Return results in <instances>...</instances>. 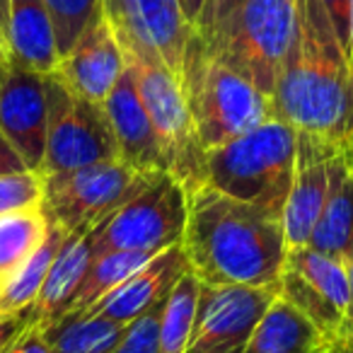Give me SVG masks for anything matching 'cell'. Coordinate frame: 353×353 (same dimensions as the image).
Returning <instances> with one entry per match:
<instances>
[{
	"instance_id": "1",
	"label": "cell",
	"mask_w": 353,
	"mask_h": 353,
	"mask_svg": "<svg viewBox=\"0 0 353 353\" xmlns=\"http://www.w3.org/2000/svg\"><path fill=\"white\" fill-rule=\"evenodd\" d=\"M271 119L353 152V61L319 0H298V25L271 94Z\"/></svg>"
},
{
	"instance_id": "2",
	"label": "cell",
	"mask_w": 353,
	"mask_h": 353,
	"mask_svg": "<svg viewBox=\"0 0 353 353\" xmlns=\"http://www.w3.org/2000/svg\"><path fill=\"white\" fill-rule=\"evenodd\" d=\"M182 250L206 285H276L285 266L283 218L203 184L189 194Z\"/></svg>"
},
{
	"instance_id": "3",
	"label": "cell",
	"mask_w": 353,
	"mask_h": 353,
	"mask_svg": "<svg viewBox=\"0 0 353 353\" xmlns=\"http://www.w3.org/2000/svg\"><path fill=\"white\" fill-rule=\"evenodd\" d=\"M179 83L206 152L271 119V99L245 75L218 61L194 30L184 49Z\"/></svg>"
},
{
	"instance_id": "4",
	"label": "cell",
	"mask_w": 353,
	"mask_h": 353,
	"mask_svg": "<svg viewBox=\"0 0 353 353\" xmlns=\"http://www.w3.org/2000/svg\"><path fill=\"white\" fill-rule=\"evenodd\" d=\"M298 131L269 119L245 136L206 152L208 184L240 201L283 218L293 187Z\"/></svg>"
},
{
	"instance_id": "5",
	"label": "cell",
	"mask_w": 353,
	"mask_h": 353,
	"mask_svg": "<svg viewBox=\"0 0 353 353\" xmlns=\"http://www.w3.org/2000/svg\"><path fill=\"white\" fill-rule=\"evenodd\" d=\"M119 41L126 56V68L131 70L143 107L157 133L167 172L182 184L189 196L208 184L206 148L194 126L179 75L167 68L165 61L136 37H119Z\"/></svg>"
},
{
	"instance_id": "6",
	"label": "cell",
	"mask_w": 353,
	"mask_h": 353,
	"mask_svg": "<svg viewBox=\"0 0 353 353\" xmlns=\"http://www.w3.org/2000/svg\"><path fill=\"white\" fill-rule=\"evenodd\" d=\"M298 25V0H242L208 34L206 49L271 99Z\"/></svg>"
},
{
	"instance_id": "7",
	"label": "cell",
	"mask_w": 353,
	"mask_h": 353,
	"mask_svg": "<svg viewBox=\"0 0 353 353\" xmlns=\"http://www.w3.org/2000/svg\"><path fill=\"white\" fill-rule=\"evenodd\" d=\"M187 206V192L170 172L150 174L133 196L94 228V254L143 252L155 256L182 245Z\"/></svg>"
},
{
	"instance_id": "8",
	"label": "cell",
	"mask_w": 353,
	"mask_h": 353,
	"mask_svg": "<svg viewBox=\"0 0 353 353\" xmlns=\"http://www.w3.org/2000/svg\"><path fill=\"white\" fill-rule=\"evenodd\" d=\"M157 174V172H155ZM150 174L131 170L119 157L44 176V208L51 225L73 232L97 228L128 196L145 184Z\"/></svg>"
},
{
	"instance_id": "9",
	"label": "cell",
	"mask_w": 353,
	"mask_h": 353,
	"mask_svg": "<svg viewBox=\"0 0 353 353\" xmlns=\"http://www.w3.org/2000/svg\"><path fill=\"white\" fill-rule=\"evenodd\" d=\"M49 126L41 176L70 172L119 157L117 141L102 104L70 92L56 73L46 75Z\"/></svg>"
},
{
	"instance_id": "10",
	"label": "cell",
	"mask_w": 353,
	"mask_h": 353,
	"mask_svg": "<svg viewBox=\"0 0 353 353\" xmlns=\"http://www.w3.org/2000/svg\"><path fill=\"white\" fill-rule=\"evenodd\" d=\"M276 295V285L201 283L196 317L184 353H245L252 332Z\"/></svg>"
},
{
	"instance_id": "11",
	"label": "cell",
	"mask_w": 353,
	"mask_h": 353,
	"mask_svg": "<svg viewBox=\"0 0 353 353\" xmlns=\"http://www.w3.org/2000/svg\"><path fill=\"white\" fill-rule=\"evenodd\" d=\"M49 126L46 75L27 68L10 51L0 54V133L32 172H41Z\"/></svg>"
},
{
	"instance_id": "12",
	"label": "cell",
	"mask_w": 353,
	"mask_h": 353,
	"mask_svg": "<svg viewBox=\"0 0 353 353\" xmlns=\"http://www.w3.org/2000/svg\"><path fill=\"white\" fill-rule=\"evenodd\" d=\"M123 70H126L123 46L109 17L99 12L78 37V41L61 56L56 75L78 97L104 104Z\"/></svg>"
},
{
	"instance_id": "13",
	"label": "cell",
	"mask_w": 353,
	"mask_h": 353,
	"mask_svg": "<svg viewBox=\"0 0 353 353\" xmlns=\"http://www.w3.org/2000/svg\"><path fill=\"white\" fill-rule=\"evenodd\" d=\"M336 148L317 141L312 136L298 133V155H295L293 187L283 208V232L285 247H305L312 237V230L319 221V213L327 201L332 165Z\"/></svg>"
},
{
	"instance_id": "14",
	"label": "cell",
	"mask_w": 353,
	"mask_h": 353,
	"mask_svg": "<svg viewBox=\"0 0 353 353\" xmlns=\"http://www.w3.org/2000/svg\"><path fill=\"white\" fill-rule=\"evenodd\" d=\"M102 107L109 119V126H112L114 141H117L119 160L126 162L131 170L141 172V174L167 172L157 133L152 128L145 107H143V99L128 68L123 70V75L114 85Z\"/></svg>"
},
{
	"instance_id": "15",
	"label": "cell",
	"mask_w": 353,
	"mask_h": 353,
	"mask_svg": "<svg viewBox=\"0 0 353 353\" xmlns=\"http://www.w3.org/2000/svg\"><path fill=\"white\" fill-rule=\"evenodd\" d=\"M187 271L189 261L182 245L162 250L148 264H143L136 274L128 276L119 288L104 295L88 312H97L102 317L114 319V322L128 324L136 317H141L145 310H150L152 305L162 303Z\"/></svg>"
},
{
	"instance_id": "16",
	"label": "cell",
	"mask_w": 353,
	"mask_h": 353,
	"mask_svg": "<svg viewBox=\"0 0 353 353\" xmlns=\"http://www.w3.org/2000/svg\"><path fill=\"white\" fill-rule=\"evenodd\" d=\"M94 228H78L61 245L46 281L32 305V324L46 329L68 314L73 298L94 259Z\"/></svg>"
},
{
	"instance_id": "17",
	"label": "cell",
	"mask_w": 353,
	"mask_h": 353,
	"mask_svg": "<svg viewBox=\"0 0 353 353\" xmlns=\"http://www.w3.org/2000/svg\"><path fill=\"white\" fill-rule=\"evenodd\" d=\"M189 32L192 25L184 17L179 0H128L126 22L117 34L141 39L165 61L167 68L179 75Z\"/></svg>"
},
{
	"instance_id": "18",
	"label": "cell",
	"mask_w": 353,
	"mask_h": 353,
	"mask_svg": "<svg viewBox=\"0 0 353 353\" xmlns=\"http://www.w3.org/2000/svg\"><path fill=\"white\" fill-rule=\"evenodd\" d=\"M336 341L307 314L276 295L252 332L245 353H329Z\"/></svg>"
},
{
	"instance_id": "19",
	"label": "cell",
	"mask_w": 353,
	"mask_h": 353,
	"mask_svg": "<svg viewBox=\"0 0 353 353\" xmlns=\"http://www.w3.org/2000/svg\"><path fill=\"white\" fill-rule=\"evenodd\" d=\"M10 54L41 75L56 73L61 61L54 17L46 0H10Z\"/></svg>"
},
{
	"instance_id": "20",
	"label": "cell",
	"mask_w": 353,
	"mask_h": 353,
	"mask_svg": "<svg viewBox=\"0 0 353 353\" xmlns=\"http://www.w3.org/2000/svg\"><path fill=\"white\" fill-rule=\"evenodd\" d=\"M353 240V152H336L324 208L307 245L327 254H346Z\"/></svg>"
},
{
	"instance_id": "21",
	"label": "cell",
	"mask_w": 353,
	"mask_h": 353,
	"mask_svg": "<svg viewBox=\"0 0 353 353\" xmlns=\"http://www.w3.org/2000/svg\"><path fill=\"white\" fill-rule=\"evenodd\" d=\"M68 235L70 232L49 223V232H46L44 242L22 264H17L6 279H0V314L20 312V310L34 305L37 295L46 281V274H49L51 264H54L56 254Z\"/></svg>"
},
{
	"instance_id": "22",
	"label": "cell",
	"mask_w": 353,
	"mask_h": 353,
	"mask_svg": "<svg viewBox=\"0 0 353 353\" xmlns=\"http://www.w3.org/2000/svg\"><path fill=\"white\" fill-rule=\"evenodd\" d=\"M126 324L97 312H68L41 329L51 353H112Z\"/></svg>"
},
{
	"instance_id": "23",
	"label": "cell",
	"mask_w": 353,
	"mask_h": 353,
	"mask_svg": "<svg viewBox=\"0 0 353 353\" xmlns=\"http://www.w3.org/2000/svg\"><path fill=\"white\" fill-rule=\"evenodd\" d=\"M285 266L298 271L310 285L319 290L339 312L346 317L348 324V307H351V290H348V276L341 256L327 254L314 247H295L285 254Z\"/></svg>"
},
{
	"instance_id": "24",
	"label": "cell",
	"mask_w": 353,
	"mask_h": 353,
	"mask_svg": "<svg viewBox=\"0 0 353 353\" xmlns=\"http://www.w3.org/2000/svg\"><path fill=\"white\" fill-rule=\"evenodd\" d=\"M150 259L152 254H143V252H104V254H97L92 259V264H90L88 274H85L68 312H88V310H92L104 295L119 288L128 276L136 274Z\"/></svg>"
},
{
	"instance_id": "25",
	"label": "cell",
	"mask_w": 353,
	"mask_h": 353,
	"mask_svg": "<svg viewBox=\"0 0 353 353\" xmlns=\"http://www.w3.org/2000/svg\"><path fill=\"white\" fill-rule=\"evenodd\" d=\"M201 281L192 269L176 281L160 314V353H184L196 317Z\"/></svg>"
},
{
	"instance_id": "26",
	"label": "cell",
	"mask_w": 353,
	"mask_h": 353,
	"mask_svg": "<svg viewBox=\"0 0 353 353\" xmlns=\"http://www.w3.org/2000/svg\"><path fill=\"white\" fill-rule=\"evenodd\" d=\"M46 232L49 218L41 206L0 216V279H6L17 264H22L44 242Z\"/></svg>"
},
{
	"instance_id": "27",
	"label": "cell",
	"mask_w": 353,
	"mask_h": 353,
	"mask_svg": "<svg viewBox=\"0 0 353 353\" xmlns=\"http://www.w3.org/2000/svg\"><path fill=\"white\" fill-rule=\"evenodd\" d=\"M279 295L288 300L293 307H298L303 314H307L329 336L334 339L346 336V317L314 285H310L298 271L283 266V274H281L279 281Z\"/></svg>"
},
{
	"instance_id": "28",
	"label": "cell",
	"mask_w": 353,
	"mask_h": 353,
	"mask_svg": "<svg viewBox=\"0 0 353 353\" xmlns=\"http://www.w3.org/2000/svg\"><path fill=\"white\" fill-rule=\"evenodd\" d=\"M46 6L54 17L61 56L78 41V37L88 30L90 22L102 12V0H46Z\"/></svg>"
},
{
	"instance_id": "29",
	"label": "cell",
	"mask_w": 353,
	"mask_h": 353,
	"mask_svg": "<svg viewBox=\"0 0 353 353\" xmlns=\"http://www.w3.org/2000/svg\"><path fill=\"white\" fill-rule=\"evenodd\" d=\"M44 201V176L39 172L0 174V216L30 211Z\"/></svg>"
},
{
	"instance_id": "30",
	"label": "cell",
	"mask_w": 353,
	"mask_h": 353,
	"mask_svg": "<svg viewBox=\"0 0 353 353\" xmlns=\"http://www.w3.org/2000/svg\"><path fill=\"white\" fill-rule=\"evenodd\" d=\"M165 300L152 305L133 322H128L123 329V336L119 339L112 353H160V314L165 307Z\"/></svg>"
},
{
	"instance_id": "31",
	"label": "cell",
	"mask_w": 353,
	"mask_h": 353,
	"mask_svg": "<svg viewBox=\"0 0 353 353\" xmlns=\"http://www.w3.org/2000/svg\"><path fill=\"white\" fill-rule=\"evenodd\" d=\"M242 0H203L201 12H199L196 22L192 25V30L196 34H208L223 17H228L237 6H240Z\"/></svg>"
},
{
	"instance_id": "32",
	"label": "cell",
	"mask_w": 353,
	"mask_h": 353,
	"mask_svg": "<svg viewBox=\"0 0 353 353\" xmlns=\"http://www.w3.org/2000/svg\"><path fill=\"white\" fill-rule=\"evenodd\" d=\"M319 3L329 12L339 39L351 54V0H319Z\"/></svg>"
},
{
	"instance_id": "33",
	"label": "cell",
	"mask_w": 353,
	"mask_h": 353,
	"mask_svg": "<svg viewBox=\"0 0 353 353\" xmlns=\"http://www.w3.org/2000/svg\"><path fill=\"white\" fill-rule=\"evenodd\" d=\"M32 324V307L20 312L0 314V353H6L8 346Z\"/></svg>"
},
{
	"instance_id": "34",
	"label": "cell",
	"mask_w": 353,
	"mask_h": 353,
	"mask_svg": "<svg viewBox=\"0 0 353 353\" xmlns=\"http://www.w3.org/2000/svg\"><path fill=\"white\" fill-rule=\"evenodd\" d=\"M6 353H51V346H49V341H46L44 332H41L39 327H34V324H30V327L8 346Z\"/></svg>"
},
{
	"instance_id": "35",
	"label": "cell",
	"mask_w": 353,
	"mask_h": 353,
	"mask_svg": "<svg viewBox=\"0 0 353 353\" xmlns=\"http://www.w3.org/2000/svg\"><path fill=\"white\" fill-rule=\"evenodd\" d=\"M30 167L25 165L22 155L15 150L10 141L0 133V174H15V172H25Z\"/></svg>"
},
{
	"instance_id": "36",
	"label": "cell",
	"mask_w": 353,
	"mask_h": 353,
	"mask_svg": "<svg viewBox=\"0 0 353 353\" xmlns=\"http://www.w3.org/2000/svg\"><path fill=\"white\" fill-rule=\"evenodd\" d=\"M126 6L128 0H102V12L109 17L114 30L123 27V22H126Z\"/></svg>"
},
{
	"instance_id": "37",
	"label": "cell",
	"mask_w": 353,
	"mask_h": 353,
	"mask_svg": "<svg viewBox=\"0 0 353 353\" xmlns=\"http://www.w3.org/2000/svg\"><path fill=\"white\" fill-rule=\"evenodd\" d=\"M343 266L348 276V290H351V307H348V324H346V339H353V240L343 254Z\"/></svg>"
},
{
	"instance_id": "38",
	"label": "cell",
	"mask_w": 353,
	"mask_h": 353,
	"mask_svg": "<svg viewBox=\"0 0 353 353\" xmlns=\"http://www.w3.org/2000/svg\"><path fill=\"white\" fill-rule=\"evenodd\" d=\"M8 27H10V0H0V54L10 51Z\"/></svg>"
},
{
	"instance_id": "39",
	"label": "cell",
	"mask_w": 353,
	"mask_h": 353,
	"mask_svg": "<svg viewBox=\"0 0 353 353\" xmlns=\"http://www.w3.org/2000/svg\"><path fill=\"white\" fill-rule=\"evenodd\" d=\"M179 6H182L184 17L189 20V25H194V22H196V17H199V12H201L203 0H179Z\"/></svg>"
},
{
	"instance_id": "40",
	"label": "cell",
	"mask_w": 353,
	"mask_h": 353,
	"mask_svg": "<svg viewBox=\"0 0 353 353\" xmlns=\"http://www.w3.org/2000/svg\"><path fill=\"white\" fill-rule=\"evenodd\" d=\"M329 353H353V339H346V336L339 339V341L329 348Z\"/></svg>"
},
{
	"instance_id": "41",
	"label": "cell",
	"mask_w": 353,
	"mask_h": 353,
	"mask_svg": "<svg viewBox=\"0 0 353 353\" xmlns=\"http://www.w3.org/2000/svg\"><path fill=\"white\" fill-rule=\"evenodd\" d=\"M351 61H353V0H351Z\"/></svg>"
}]
</instances>
